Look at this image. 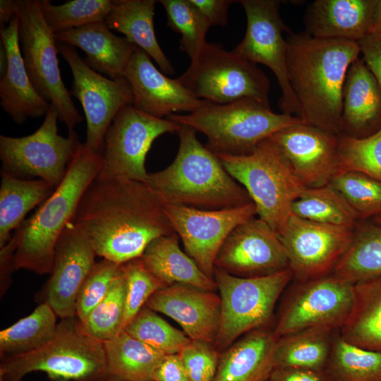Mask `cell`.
I'll return each mask as SVG.
<instances>
[{"label": "cell", "mask_w": 381, "mask_h": 381, "mask_svg": "<svg viewBox=\"0 0 381 381\" xmlns=\"http://www.w3.org/2000/svg\"><path fill=\"white\" fill-rule=\"evenodd\" d=\"M174 232L186 253L202 272L214 279V261L229 234L237 226L257 215L253 202L220 210H201L181 205H164Z\"/></svg>", "instance_id": "16"}, {"label": "cell", "mask_w": 381, "mask_h": 381, "mask_svg": "<svg viewBox=\"0 0 381 381\" xmlns=\"http://www.w3.org/2000/svg\"><path fill=\"white\" fill-rule=\"evenodd\" d=\"M58 110L49 105L44 119L33 133L20 138L0 135L1 171L23 179L35 176L56 188L80 143L73 131L68 137L58 133Z\"/></svg>", "instance_id": "11"}, {"label": "cell", "mask_w": 381, "mask_h": 381, "mask_svg": "<svg viewBox=\"0 0 381 381\" xmlns=\"http://www.w3.org/2000/svg\"><path fill=\"white\" fill-rule=\"evenodd\" d=\"M16 250V240L14 235L3 247L0 248V292L4 295L11 283L13 272L16 270L14 264V254Z\"/></svg>", "instance_id": "50"}, {"label": "cell", "mask_w": 381, "mask_h": 381, "mask_svg": "<svg viewBox=\"0 0 381 381\" xmlns=\"http://www.w3.org/2000/svg\"><path fill=\"white\" fill-rule=\"evenodd\" d=\"M177 80L195 97L214 104L253 99L270 107V81L256 64L219 43L205 45Z\"/></svg>", "instance_id": "8"}, {"label": "cell", "mask_w": 381, "mask_h": 381, "mask_svg": "<svg viewBox=\"0 0 381 381\" xmlns=\"http://www.w3.org/2000/svg\"><path fill=\"white\" fill-rule=\"evenodd\" d=\"M357 43L362 59L381 88V33H369Z\"/></svg>", "instance_id": "47"}, {"label": "cell", "mask_w": 381, "mask_h": 381, "mask_svg": "<svg viewBox=\"0 0 381 381\" xmlns=\"http://www.w3.org/2000/svg\"><path fill=\"white\" fill-rule=\"evenodd\" d=\"M196 132L181 125L176 156L165 169L148 174L145 183L150 190L163 205L212 210L253 202L216 155L198 140Z\"/></svg>", "instance_id": "3"}, {"label": "cell", "mask_w": 381, "mask_h": 381, "mask_svg": "<svg viewBox=\"0 0 381 381\" xmlns=\"http://www.w3.org/2000/svg\"><path fill=\"white\" fill-rule=\"evenodd\" d=\"M106 376L123 381H153L154 373L166 354L122 330L104 342Z\"/></svg>", "instance_id": "32"}, {"label": "cell", "mask_w": 381, "mask_h": 381, "mask_svg": "<svg viewBox=\"0 0 381 381\" xmlns=\"http://www.w3.org/2000/svg\"><path fill=\"white\" fill-rule=\"evenodd\" d=\"M105 21L54 33L57 42L82 49L84 61L111 79L124 78L128 64L137 46L126 37L115 35Z\"/></svg>", "instance_id": "26"}, {"label": "cell", "mask_w": 381, "mask_h": 381, "mask_svg": "<svg viewBox=\"0 0 381 381\" xmlns=\"http://www.w3.org/2000/svg\"><path fill=\"white\" fill-rule=\"evenodd\" d=\"M145 306L176 321L191 340L214 344L221 314L214 291L174 284L154 292Z\"/></svg>", "instance_id": "22"}, {"label": "cell", "mask_w": 381, "mask_h": 381, "mask_svg": "<svg viewBox=\"0 0 381 381\" xmlns=\"http://www.w3.org/2000/svg\"><path fill=\"white\" fill-rule=\"evenodd\" d=\"M155 0H113L105 18L110 30L123 34L130 42L143 49L167 75L175 73L156 37L154 28Z\"/></svg>", "instance_id": "28"}, {"label": "cell", "mask_w": 381, "mask_h": 381, "mask_svg": "<svg viewBox=\"0 0 381 381\" xmlns=\"http://www.w3.org/2000/svg\"><path fill=\"white\" fill-rule=\"evenodd\" d=\"M286 70L303 122L341 134L347 71L361 54L356 42L286 33Z\"/></svg>", "instance_id": "2"}, {"label": "cell", "mask_w": 381, "mask_h": 381, "mask_svg": "<svg viewBox=\"0 0 381 381\" xmlns=\"http://www.w3.org/2000/svg\"><path fill=\"white\" fill-rule=\"evenodd\" d=\"M59 52L68 63L73 76L71 95L81 103L86 119V143L102 153L106 132L118 112L133 104L128 81L111 79L91 68L73 47L57 42Z\"/></svg>", "instance_id": "15"}, {"label": "cell", "mask_w": 381, "mask_h": 381, "mask_svg": "<svg viewBox=\"0 0 381 381\" xmlns=\"http://www.w3.org/2000/svg\"><path fill=\"white\" fill-rule=\"evenodd\" d=\"M207 20L210 26L224 27L228 20L229 6L237 1L190 0Z\"/></svg>", "instance_id": "48"}, {"label": "cell", "mask_w": 381, "mask_h": 381, "mask_svg": "<svg viewBox=\"0 0 381 381\" xmlns=\"http://www.w3.org/2000/svg\"><path fill=\"white\" fill-rule=\"evenodd\" d=\"M72 222L86 231L97 255L118 264L140 258L153 240L175 233L147 185L127 179L96 177Z\"/></svg>", "instance_id": "1"}, {"label": "cell", "mask_w": 381, "mask_h": 381, "mask_svg": "<svg viewBox=\"0 0 381 381\" xmlns=\"http://www.w3.org/2000/svg\"><path fill=\"white\" fill-rule=\"evenodd\" d=\"M270 381H327L324 371L298 368H274Z\"/></svg>", "instance_id": "51"}, {"label": "cell", "mask_w": 381, "mask_h": 381, "mask_svg": "<svg viewBox=\"0 0 381 381\" xmlns=\"http://www.w3.org/2000/svg\"><path fill=\"white\" fill-rule=\"evenodd\" d=\"M355 229L312 222L291 214L279 236L294 278L303 281L332 274L349 248Z\"/></svg>", "instance_id": "17"}, {"label": "cell", "mask_w": 381, "mask_h": 381, "mask_svg": "<svg viewBox=\"0 0 381 381\" xmlns=\"http://www.w3.org/2000/svg\"><path fill=\"white\" fill-rule=\"evenodd\" d=\"M277 339L266 327L245 334L221 352L213 381H267L274 369Z\"/></svg>", "instance_id": "27"}, {"label": "cell", "mask_w": 381, "mask_h": 381, "mask_svg": "<svg viewBox=\"0 0 381 381\" xmlns=\"http://www.w3.org/2000/svg\"><path fill=\"white\" fill-rule=\"evenodd\" d=\"M329 184L345 199L360 220L381 215V181L358 171L337 172Z\"/></svg>", "instance_id": "41"}, {"label": "cell", "mask_w": 381, "mask_h": 381, "mask_svg": "<svg viewBox=\"0 0 381 381\" xmlns=\"http://www.w3.org/2000/svg\"><path fill=\"white\" fill-rule=\"evenodd\" d=\"M126 294V279L123 268L104 298L85 321L80 322L83 330L103 342L117 336L122 331Z\"/></svg>", "instance_id": "42"}, {"label": "cell", "mask_w": 381, "mask_h": 381, "mask_svg": "<svg viewBox=\"0 0 381 381\" xmlns=\"http://www.w3.org/2000/svg\"><path fill=\"white\" fill-rule=\"evenodd\" d=\"M166 355L177 354L191 339L145 306L123 329Z\"/></svg>", "instance_id": "38"}, {"label": "cell", "mask_w": 381, "mask_h": 381, "mask_svg": "<svg viewBox=\"0 0 381 381\" xmlns=\"http://www.w3.org/2000/svg\"><path fill=\"white\" fill-rule=\"evenodd\" d=\"M181 125L137 110L132 104L122 108L109 126L102 151V164L97 178L127 179L145 182L146 155L161 135L177 132Z\"/></svg>", "instance_id": "13"}, {"label": "cell", "mask_w": 381, "mask_h": 381, "mask_svg": "<svg viewBox=\"0 0 381 381\" xmlns=\"http://www.w3.org/2000/svg\"><path fill=\"white\" fill-rule=\"evenodd\" d=\"M126 279L125 312L122 330L144 307L150 296L166 286L144 265L140 258L123 264Z\"/></svg>", "instance_id": "45"}, {"label": "cell", "mask_w": 381, "mask_h": 381, "mask_svg": "<svg viewBox=\"0 0 381 381\" xmlns=\"http://www.w3.org/2000/svg\"><path fill=\"white\" fill-rule=\"evenodd\" d=\"M339 332L353 345L381 352V276L354 284L353 307Z\"/></svg>", "instance_id": "31"}, {"label": "cell", "mask_w": 381, "mask_h": 381, "mask_svg": "<svg viewBox=\"0 0 381 381\" xmlns=\"http://www.w3.org/2000/svg\"><path fill=\"white\" fill-rule=\"evenodd\" d=\"M375 1H314L304 13L305 32L320 39L357 42L370 33Z\"/></svg>", "instance_id": "25"}, {"label": "cell", "mask_w": 381, "mask_h": 381, "mask_svg": "<svg viewBox=\"0 0 381 381\" xmlns=\"http://www.w3.org/2000/svg\"><path fill=\"white\" fill-rule=\"evenodd\" d=\"M291 213L309 221L353 229L361 221L342 195L329 183L306 188L293 202Z\"/></svg>", "instance_id": "37"}, {"label": "cell", "mask_w": 381, "mask_h": 381, "mask_svg": "<svg viewBox=\"0 0 381 381\" xmlns=\"http://www.w3.org/2000/svg\"><path fill=\"white\" fill-rule=\"evenodd\" d=\"M167 25L181 36L179 49L193 60L207 44L206 34L211 27L207 20L190 0H160Z\"/></svg>", "instance_id": "39"}, {"label": "cell", "mask_w": 381, "mask_h": 381, "mask_svg": "<svg viewBox=\"0 0 381 381\" xmlns=\"http://www.w3.org/2000/svg\"><path fill=\"white\" fill-rule=\"evenodd\" d=\"M102 164L101 153L86 143L78 144L61 182L13 234L16 270L50 274L57 241L72 221L83 194L97 176Z\"/></svg>", "instance_id": "4"}, {"label": "cell", "mask_w": 381, "mask_h": 381, "mask_svg": "<svg viewBox=\"0 0 381 381\" xmlns=\"http://www.w3.org/2000/svg\"><path fill=\"white\" fill-rule=\"evenodd\" d=\"M226 171L247 191L258 217L279 235L293 202L306 187L277 147L267 138L244 155H216Z\"/></svg>", "instance_id": "7"}, {"label": "cell", "mask_w": 381, "mask_h": 381, "mask_svg": "<svg viewBox=\"0 0 381 381\" xmlns=\"http://www.w3.org/2000/svg\"><path fill=\"white\" fill-rule=\"evenodd\" d=\"M337 330L325 327L301 329L277 338L274 368L324 371Z\"/></svg>", "instance_id": "30"}, {"label": "cell", "mask_w": 381, "mask_h": 381, "mask_svg": "<svg viewBox=\"0 0 381 381\" xmlns=\"http://www.w3.org/2000/svg\"><path fill=\"white\" fill-rule=\"evenodd\" d=\"M61 320L47 345L1 360L0 381H22L38 371L52 381H99L106 376L104 342L87 334L77 316Z\"/></svg>", "instance_id": "6"}, {"label": "cell", "mask_w": 381, "mask_h": 381, "mask_svg": "<svg viewBox=\"0 0 381 381\" xmlns=\"http://www.w3.org/2000/svg\"><path fill=\"white\" fill-rule=\"evenodd\" d=\"M214 268L240 277H257L289 269L279 235L260 217L237 226L220 248Z\"/></svg>", "instance_id": "18"}, {"label": "cell", "mask_w": 381, "mask_h": 381, "mask_svg": "<svg viewBox=\"0 0 381 381\" xmlns=\"http://www.w3.org/2000/svg\"><path fill=\"white\" fill-rule=\"evenodd\" d=\"M153 381H190L179 353L164 356L154 373Z\"/></svg>", "instance_id": "49"}, {"label": "cell", "mask_w": 381, "mask_h": 381, "mask_svg": "<svg viewBox=\"0 0 381 381\" xmlns=\"http://www.w3.org/2000/svg\"><path fill=\"white\" fill-rule=\"evenodd\" d=\"M324 372L327 381H381V352L353 345L337 332Z\"/></svg>", "instance_id": "36"}, {"label": "cell", "mask_w": 381, "mask_h": 381, "mask_svg": "<svg viewBox=\"0 0 381 381\" xmlns=\"http://www.w3.org/2000/svg\"><path fill=\"white\" fill-rule=\"evenodd\" d=\"M179 239L174 233L153 240L140 257L145 267L166 286L181 284L215 291L217 287L214 280L204 274L181 249Z\"/></svg>", "instance_id": "29"}, {"label": "cell", "mask_w": 381, "mask_h": 381, "mask_svg": "<svg viewBox=\"0 0 381 381\" xmlns=\"http://www.w3.org/2000/svg\"><path fill=\"white\" fill-rule=\"evenodd\" d=\"M238 2L246 12L247 26L243 40L232 52L256 64L268 67L275 75L282 91L279 107L282 114L299 117L300 108L287 75V42L283 33L291 30L279 14L282 1L241 0Z\"/></svg>", "instance_id": "14"}, {"label": "cell", "mask_w": 381, "mask_h": 381, "mask_svg": "<svg viewBox=\"0 0 381 381\" xmlns=\"http://www.w3.org/2000/svg\"><path fill=\"white\" fill-rule=\"evenodd\" d=\"M296 282L280 309L277 338L315 327L339 330L353 307L354 284L333 273Z\"/></svg>", "instance_id": "12"}, {"label": "cell", "mask_w": 381, "mask_h": 381, "mask_svg": "<svg viewBox=\"0 0 381 381\" xmlns=\"http://www.w3.org/2000/svg\"><path fill=\"white\" fill-rule=\"evenodd\" d=\"M332 273L354 284L381 276V226L371 220H361Z\"/></svg>", "instance_id": "34"}, {"label": "cell", "mask_w": 381, "mask_h": 381, "mask_svg": "<svg viewBox=\"0 0 381 381\" xmlns=\"http://www.w3.org/2000/svg\"><path fill=\"white\" fill-rule=\"evenodd\" d=\"M7 55L4 47L1 43L0 47V73L1 77L4 76L7 69Z\"/></svg>", "instance_id": "54"}, {"label": "cell", "mask_w": 381, "mask_h": 381, "mask_svg": "<svg viewBox=\"0 0 381 381\" xmlns=\"http://www.w3.org/2000/svg\"><path fill=\"white\" fill-rule=\"evenodd\" d=\"M381 129V88L361 58L350 66L342 92L341 134L363 138Z\"/></svg>", "instance_id": "24"}, {"label": "cell", "mask_w": 381, "mask_h": 381, "mask_svg": "<svg viewBox=\"0 0 381 381\" xmlns=\"http://www.w3.org/2000/svg\"><path fill=\"white\" fill-rule=\"evenodd\" d=\"M344 171L361 172L381 181V129L363 138L338 135L337 172Z\"/></svg>", "instance_id": "43"}, {"label": "cell", "mask_w": 381, "mask_h": 381, "mask_svg": "<svg viewBox=\"0 0 381 381\" xmlns=\"http://www.w3.org/2000/svg\"><path fill=\"white\" fill-rule=\"evenodd\" d=\"M381 33V0H376L370 33Z\"/></svg>", "instance_id": "53"}, {"label": "cell", "mask_w": 381, "mask_h": 381, "mask_svg": "<svg viewBox=\"0 0 381 381\" xmlns=\"http://www.w3.org/2000/svg\"><path fill=\"white\" fill-rule=\"evenodd\" d=\"M293 278L290 269L267 276L240 277L214 268L221 299L215 348L222 352L245 334L266 327L278 298Z\"/></svg>", "instance_id": "9"}, {"label": "cell", "mask_w": 381, "mask_h": 381, "mask_svg": "<svg viewBox=\"0 0 381 381\" xmlns=\"http://www.w3.org/2000/svg\"><path fill=\"white\" fill-rule=\"evenodd\" d=\"M99 381H123V380H118V379H116V378L105 376L104 377L102 378Z\"/></svg>", "instance_id": "56"}, {"label": "cell", "mask_w": 381, "mask_h": 381, "mask_svg": "<svg viewBox=\"0 0 381 381\" xmlns=\"http://www.w3.org/2000/svg\"><path fill=\"white\" fill-rule=\"evenodd\" d=\"M220 353L213 343L191 340L179 355L190 381H213Z\"/></svg>", "instance_id": "46"}, {"label": "cell", "mask_w": 381, "mask_h": 381, "mask_svg": "<svg viewBox=\"0 0 381 381\" xmlns=\"http://www.w3.org/2000/svg\"><path fill=\"white\" fill-rule=\"evenodd\" d=\"M338 135L301 121L269 138L302 184L315 188L329 184L337 172Z\"/></svg>", "instance_id": "20"}, {"label": "cell", "mask_w": 381, "mask_h": 381, "mask_svg": "<svg viewBox=\"0 0 381 381\" xmlns=\"http://www.w3.org/2000/svg\"><path fill=\"white\" fill-rule=\"evenodd\" d=\"M371 221L375 223L377 225H379L381 226V215L377 216L373 219H371Z\"/></svg>", "instance_id": "55"}, {"label": "cell", "mask_w": 381, "mask_h": 381, "mask_svg": "<svg viewBox=\"0 0 381 381\" xmlns=\"http://www.w3.org/2000/svg\"><path fill=\"white\" fill-rule=\"evenodd\" d=\"M267 381H270L269 380Z\"/></svg>", "instance_id": "57"}, {"label": "cell", "mask_w": 381, "mask_h": 381, "mask_svg": "<svg viewBox=\"0 0 381 381\" xmlns=\"http://www.w3.org/2000/svg\"><path fill=\"white\" fill-rule=\"evenodd\" d=\"M0 248L11 238V231L27 213L46 200L56 188L42 179H24L1 171Z\"/></svg>", "instance_id": "33"}, {"label": "cell", "mask_w": 381, "mask_h": 381, "mask_svg": "<svg viewBox=\"0 0 381 381\" xmlns=\"http://www.w3.org/2000/svg\"><path fill=\"white\" fill-rule=\"evenodd\" d=\"M57 315L46 302L29 315L0 332L1 360L28 354L50 342L55 336Z\"/></svg>", "instance_id": "35"}, {"label": "cell", "mask_w": 381, "mask_h": 381, "mask_svg": "<svg viewBox=\"0 0 381 381\" xmlns=\"http://www.w3.org/2000/svg\"><path fill=\"white\" fill-rule=\"evenodd\" d=\"M122 270V264L106 259L95 262L76 296L75 315L81 322L104 298Z\"/></svg>", "instance_id": "44"}, {"label": "cell", "mask_w": 381, "mask_h": 381, "mask_svg": "<svg viewBox=\"0 0 381 381\" xmlns=\"http://www.w3.org/2000/svg\"><path fill=\"white\" fill-rule=\"evenodd\" d=\"M131 85L133 106L153 117L163 119L174 112H193L209 102L195 97L177 79L167 77L152 64L150 56L137 47L124 73Z\"/></svg>", "instance_id": "21"}, {"label": "cell", "mask_w": 381, "mask_h": 381, "mask_svg": "<svg viewBox=\"0 0 381 381\" xmlns=\"http://www.w3.org/2000/svg\"><path fill=\"white\" fill-rule=\"evenodd\" d=\"M19 24L16 16L0 30L8 61L0 80V104L15 123L21 124L29 117L45 116L50 104L38 94L28 74L20 48Z\"/></svg>", "instance_id": "23"}, {"label": "cell", "mask_w": 381, "mask_h": 381, "mask_svg": "<svg viewBox=\"0 0 381 381\" xmlns=\"http://www.w3.org/2000/svg\"><path fill=\"white\" fill-rule=\"evenodd\" d=\"M96 255L86 231L72 221L68 223L56 244L50 277L43 290L42 303L61 319L76 316V296Z\"/></svg>", "instance_id": "19"}, {"label": "cell", "mask_w": 381, "mask_h": 381, "mask_svg": "<svg viewBox=\"0 0 381 381\" xmlns=\"http://www.w3.org/2000/svg\"><path fill=\"white\" fill-rule=\"evenodd\" d=\"M166 118L202 133L207 138L205 146L214 154L231 155H248L277 131L303 121L276 114L251 98L222 104L209 102L193 112Z\"/></svg>", "instance_id": "5"}, {"label": "cell", "mask_w": 381, "mask_h": 381, "mask_svg": "<svg viewBox=\"0 0 381 381\" xmlns=\"http://www.w3.org/2000/svg\"><path fill=\"white\" fill-rule=\"evenodd\" d=\"M16 16L15 1H0V25L1 29L5 28L6 23H9Z\"/></svg>", "instance_id": "52"}, {"label": "cell", "mask_w": 381, "mask_h": 381, "mask_svg": "<svg viewBox=\"0 0 381 381\" xmlns=\"http://www.w3.org/2000/svg\"><path fill=\"white\" fill-rule=\"evenodd\" d=\"M113 0H73L53 5L49 0L40 1L44 20L54 32L102 22L109 13Z\"/></svg>", "instance_id": "40"}, {"label": "cell", "mask_w": 381, "mask_h": 381, "mask_svg": "<svg viewBox=\"0 0 381 381\" xmlns=\"http://www.w3.org/2000/svg\"><path fill=\"white\" fill-rule=\"evenodd\" d=\"M19 40L29 78L38 94L58 110L59 120L73 131L83 120L61 75L54 33L46 24L40 1H15Z\"/></svg>", "instance_id": "10"}]
</instances>
